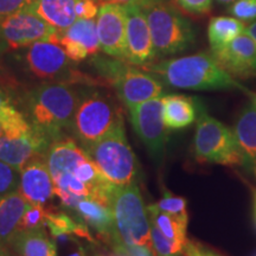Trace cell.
Here are the masks:
<instances>
[{
	"mask_svg": "<svg viewBox=\"0 0 256 256\" xmlns=\"http://www.w3.org/2000/svg\"><path fill=\"white\" fill-rule=\"evenodd\" d=\"M6 51L8 49H6L5 44L0 40V84L10 90V89H14L16 87V81L11 76H8L4 66H2V57H4Z\"/></svg>",
	"mask_w": 256,
	"mask_h": 256,
	"instance_id": "e575fe53",
	"label": "cell"
},
{
	"mask_svg": "<svg viewBox=\"0 0 256 256\" xmlns=\"http://www.w3.org/2000/svg\"><path fill=\"white\" fill-rule=\"evenodd\" d=\"M147 211H148L151 223L154 224L166 238L178 244L185 246L188 241L186 229L188 218L168 215V214L156 210L151 206H147Z\"/></svg>",
	"mask_w": 256,
	"mask_h": 256,
	"instance_id": "d4e9b609",
	"label": "cell"
},
{
	"mask_svg": "<svg viewBox=\"0 0 256 256\" xmlns=\"http://www.w3.org/2000/svg\"><path fill=\"white\" fill-rule=\"evenodd\" d=\"M244 32L256 43V20L252 22L250 24L247 25V26H246Z\"/></svg>",
	"mask_w": 256,
	"mask_h": 256,
	"instance_id": "74e56055",
	"label": "cell"
},
{
	"mask_svg": "<svg viewBox=\"0 0 256 256\" xmlns=\"http://www.w3.org/2000/svg\"><path fill=\"white\" fill-rule=\"evenodd\" d=\"M217 2H218L220 5H230L232 4L234 2H236V0H216Z\"/></svg>",
	"mask_w": 256,
	"mask_h": 256,
	"instance_id": "ab89813d",
	"label": "cell"
},
{
	"mask_svg": "<svg viewBox=\"0 0 256 256\" xmlns=\"http://www.w3.org/2000/svg\"><path fill=\"white\" fill-rule=\"evenodd\" d=\"M56 42L75 63L98 55L101 51L95 18L78 19L68 28L60 32Z\"/></svg>",
	"mask_w": 256,
	"mask_h": 256,
	"instance_id": "2e32d148",
	"label": "cell"
},
{
	"mask_svg": "<svg viewBox=\"0 0 256 256\" xmlns=\"http://www.w3.org/2000/svg\"><path fill=\"white\" fill-rule=\"evenodd\" d=\"M90 64L106 86L114 89L116 98L128 110L164 95V83L158 78L126 60L95 55L90 57Z\"/></svg>",
	"mask_w": 256,
	"mask_h": 256,
	"instance_id": "277c9868",
	"label": "cell"
},
{
	"mask_svg": "<svg viewBox=\"0 0 256 256\" xmlns=\"http://www.w3.org/2000/svg\"><path fill=\"white\" fill-rule=\"evenodd\" d=\"M19 60L25 72L42 82L107 87L101 78L98 80L81 72L56 40H40L24 48Z\"/></svg>",
	"mask_w": 256,
	"mask_h": 256,
	"instance_id": "5b68a950",
	"label": "cell"
},
{
	"mask_svg": "<svg viewBox=\"0 0 256 256\" xmlns=\"http://www.w3.org/2000/svg\"><path fill=\"white\" fill-rule=\"evenodd\" d=\"M28 204L19 191L0 198V250L11 244Z\"/></svg>",
	"mask_w": 256,
	"mask_h": 256,
	"instance_id": "d6986e66",
	"label": "cell"
},
{
	"mask_svg": "<svg viewBox=\"0 0 256 256\" xmlns=\"http://www.w3.org/2000/svg\"><path fill=\"white\" fill-rule=\"evenodd\" d=\"M46 214L48 209L46 206L28 203L26 210L19 222L18 232L44 228L46 226Z\"/></svg>",
	"mask_w": 256,
	"mask_h": 256,
	"instance_id": "83f0119b",
	"label": "cell"
},
{
	"mask_svg": "<svg viewBox=\"0 0 256 256\" xmlns=\"http://www.w3.org/2000/svg\"><path fill=\"white\" fill-rule=\"evenodd\" d=\"M197 108V128L194 139L196 158L200 162L226 166L242 165L241 152L234 132L208 114L200 100Z\"/></svg>",
	"mask_w": 256,
	"mask_h": 256,
	"instance_id": "9c48e42d",
	"label": "cell"
},
{
	"mask_svg": "<svg viewBox=\"0 0 256 256\" xmlns=\"http://www.w3.org/2000/svg\"><path fill=\"white\" fill-rule=\"evenodd\" d=\"M211 54L234 78H256V43L246 32Z\"/></svg>",
	"mask_w": 256,
	"mask_h": 256,
	"instance_id": "5bb4252c",
	"label": "cell"
},
{
	"mask_svg": "<svg viewBox=\"0 0 256 256\" xmlns=\"http://www.w3.org/2000/svg\"><path fill=\"white\" fill-rule=\"evenodd\" d=\"M113 236L110 247L119 244L152 248L151 220L136 183L115 186L110 197Z\"/></svg>",
	"mask_w": 256,
	"mask_h": 256,
	"instance_id": "8992f818",
	"label": "cell"
},
{
	"mask_svg": "<svg viewBox=\"0 0 256 256\" xmlns=\"http://www.w3.org/2000/svg\"><path fill=\"white\" fill-rule=\"evenodd\" d=\"M78 0H37L32 10L57 31L62 32L78 20Z\"/></svg>",
	"mask_w": 256,
	"mask_h": 256,
	"instance_id": "603a6c76",
	"label": "cell"
},
{
	"mask_svg": "<svg viewBox=\"0 0 256 256\" xmlns=\"http://www.w3.org/2000/svg\"><path fill=\"white\" fill-rule=\"evenodd\" d=\"M236 120L234 134L242 156V166L256 179V94L252 92Z\"/></svg>",
	"mask_w": 256,
	"mask_h": 256,
	"instance_id": "ac0fdd59",
	"label": "cell"
},
{
	"mask_svg": "<svg viewBox=\"0 0 256 256\" xmlns=\"http://www.w3.org/2000/svg\"><path fill=\"white\" fill-rule=\"evenodd\" d=\"M142 10L151 30L156 57L177 55L194 46V26L172 2L162 0Z\"/></svg>",
	"mask_w": 256,
	"mask_h": 256,
	"instance_id": "ba28073f",
	"label": "cell"
},
{
	"mask_svg": "<svg viewBox=\"0 0 256 256\" xmlns=\"http://www.w3.org/2000/svg\"><path fill=\"white\" fill-rule=\"evenodd\" d=\"M118 100L104 87H81L72 119V136L83 148L94 145L124 120Z\"/></svg>",
	"mask_w": 256,
	"mask_h": 256,
	"instance_id": "3957f363",
	"label": "cell"
},
{
	"mask_svg": "<svg viewBox=\"0 0 256 256\" xmlns=\"http://www.w3.org/2000/svg\"><path fill=\"white\" fill-rule=\"evenodd\" d=\"M100 0H78L76 4V16L78 19H94L98 17L100 10Z\"/></svg>",
	"mask_w": 256,
	"mask_h": 256,
	"instance_id": "d6a6232c",
	"label": "cell"
},
{
	"mask_svg": "<svg viewBox=\"0 0 256 256\" xmlns=\"http://www.w3.org/2000/svg\"><path fill=\"white\" fill-rule=\"evenodd\" d=\"M102 2H113V4H120V5H127V4H136L140 6L142 8H148L156 4V2H162V0H100Z\"/></svg>",
	"mask_w": 256,
	"mask_h": 256,
	"instance_id": "d590c367",
	"label": "cell"
},
{
	"mask_svg": "<svg viewBox=\"0 0 256 256\" xmlns=\"http://www.w3.org/2000/svg\"><path fill=\"white\" fill-rule=\"evenodd\" d=\"M186 206L188 203L185 198L174 196V194L170 191H165L159 202H156V204H151L152 208H154V209L158 211H162V212L168 214V215L172 216L188 218Z\"/></svg>",
	"mask_w": 256,
	"mask_h": 256,
	"instance_id": "4316f807",
	"label": "cell"
},
{
	"mask_svg": "<svg viewBox=\"0 0 256 256\" xmlns=\"http://www.w3.org/2000/svg\"><path fill=\"white\" fill-rule=\"evenodd\" d=\"M80 92L81 86L42 82L25 95L24 115L32 128L50 144L72 136Z\"/></svg>",
	"mask_w": 256,
	"mask_h": 256,
	"instance_id": "6da1fadb",
	"label": "cell"
},
{
	"mask_svg": "<svg viewBox=\"0 0 256 256\" xmlns=\"http://www.w3.org/2000/svg\"><path fill=\"white\" fill-rule=\"evenodd\" d=\"M96 28L102 52L110 57L124 60V6L113 2H102L96 17Z\"/></svg>",
	"mask_w": 256,
	"mask_h": 256,
	"instance_id": "4fadbf2b",
	"label": "cell"
},
{
	"mask_svg": "<svg viewBox=\"0 0 256 256\" xmlns=\"http://www.w3.org/2000/svg\"><path fill=\"white\" fill-rule=\"evenodd\" d=\"M151 240L152 248L156 256H182L184 246L178 244L166 238L154 224L151 223Z\"/></svg>",
	"mask_w": 256,
	"mask_h": 256,
	"instance_id": "484cf974",
	"label": "cell"
},
{
	"mask_svg": "<svg viewBox=\"0 0 256 256\" xmlns=\"http://www.w3.org/2000/svg\"><path fill=\"white\" fill-rule=\"evenodd\" d=\"M124 6L126 12L124 60L142 68L156 58L148 22L140 6L136 4Z\"/></svg>",
	"mask_w": 256,
	"mask_h": 256,
	"instance_id": "7c38bea8",
	"label": "cell"
},
{
	"mask_svg": "<svg viewBox=\"0 0 256 256\" xmlns=\"http://www.w3.org/2000/svg\"><path fill=\"white\" fill-rule=\"evenodd\" d=\"M162 96L151 98L130 110V120L134 132L156 160L162 158L168 139V128L164 121Z\"/></svg>",
	"mask_w": 256,
	"mask_h": 256,
	"instance_id": "8fae6325",
	"label": "cell"
},
{
	"mask_svg": "<svg viewBox=\"0 0 256 256\" xmlns=\"http://www.w3.org/2000/svg\"><path fill=\"white\" fill-rule=\"evenodd\" d=\"M72 211L100 236L102 241L110 244L113 236V212L110 206L95 200H83Z\"/></svg>",
	"mask_w": 256,
	"mask_h": 256,
	"instance_id": "ffe728a7",
	"label": "cell"
},
{
	"mask_svg": "<svg viewBox=\"0 0 256 256\" xmlns=\"http://www.w3.org/2000/svg\"><path fill=\"white\" fill-rule=\"evenodd\" d=\"M58 34L32 8L19 11L0 22V40L8 51L22 50L40 40H56Z\"/></svg>",
	"mask_w": 256,
	"mask_h": 256,
	"instance_id": "30bf717a",
	"label": "cell"
},
{
	"mask_svg": "<svg viewBox=\"0 0 256 256\" xmlns=\"http://www.w3.org/2000/svg\"><path fill=\"white\" fill-rule=\"evenodd\" d=\"M5 134V128H4V124H2V121H0V138Z\"/></svg>",
	"mask_w": 256,
	"mask_h": 256,
	"instance_id": "b9f144b4",
	"label": "cell"
},
{
	"mask_svg": "<svg viewBox=\"0 0 256 256\" xmlns=\"http://www.w3.org/2000/svg\"><path fill=\"white\" fill-rule=\"evenodd\" d=\"M0 256H6V254H5V252H2V255H0Z\"/></svg>",
	"mask_w": 256,
	"mask_h": 256,
	"instance_id": "ee69618b",
	"label": "cell"
},
{
	"mask_svg": "<svg viewBox=\"0 0 256 256\" xmlns=\"http://www.w3.org/2000/svg\"><path fill=\"white\" fill-rule=\"evenodd\" d=\"M198 98L182 94L162 96L164 121L168 130H183L194 122L198 115Z\"/></svg>",
	"mask_w": 256,
	"mask_h": 256,
	"instance_id": "44dd1931",
	"label": "cell"
},
{
	"mask_svg": "<svg viewBox=\"0 0 256 256\" xmlns=\"http://www.w3.org/2000/svg\"><path fill=\"white\" fill-rule=\"evenodd\" d=\"M10 246L20 256H57L56 242L44 228L17 232Z\"/></svg>",
	"mask_w": 256,
	"mask_h": 256,
	"instance_id": "7402d4cb",
	"label": "cell"
},
{
	"mask_svg": "<svg viewBox=\"0 0 256 256\" xmlns=\"http://www.w3.org/2000/svg\"><path fill=\"white\" fill-rule=\"evenodd\" d=\"M92 256H118L115 252H113V254H104V252H95L94 255Z\"/></svg>",
	"mask_w": 256,
	"mask_h": 256,
	"instance_id": "60d3db41",
	"label": "cell"
},
{
	"mask_svg": "<svg viewBox=\"0 0 256 256\" xmlns=\"http://www.w3.org/2000/svg\"><path fill=\"white\" fill-rule=\"evenodd\" d=\"M19 192L30 204L46 206L56 196L55 184L44 156L32 158L20 170Z\"/></svg>",
	"mask_w": 256,
	"mask_h": 256,
	"instance_id": "e0dca14e",
	"label": "cell"
},
{
	"mask_svg": "<svg viewBox=\"0 0 256 256\" xmlns=\"http://www.w3.org/2000/svg\"><path fill=\"white\" fill-rule=\"evenodd\" d=\"M50 142L40 136L32 126L17 133L0 138V160L20 171L32 158L44 156Z\"/></svg>",
	"mask_w": 256,
	"mask_h": 256,
	"instance_id": "9a60e30c",
	"label": "cell"
},
{
	"mask_svg": "<svg viewBox=\"0 0 256 256\" xmlns=\"http://www.w3.org/2000/svg\"><path fill=\"white\" fill-rule=\"evenodd\" d=\"M183 256H220V255L216 254L215 252L211 250V249L206 248V246L200 244V243L188 240L184 246Z\"/></svg>",
	"mask_w": 256,
	"mask_h": 256,
	"instance_id": "836d02e7",
	"label": "cell"
},
{
	"mask_svg": "<svg viewBox=\"0 0 256 256\" xmlns=\"http://www.w3.org/2000/svg\"><path fill=\"white\" fill-rule=\"evenodd\" d=\"M146 72L172 88L188 90H241L252 92L222 68L211 52H200L179 58L162 60L142 66Z\"/></svg>",
	"mask_w": 256,
	"mask_h": 256,
	"instance_id": "7a4b0ae2",
	"label": "cell"
},
{
	"mask_svg": "<svg viewBox=\"0 0 256 256\" xmlns=\"http://www.w3.org/2000/svg\"><path fill=\"white\" fill-rule=\"evenodd\" d=\"M244 30V23L235 17L220 16V17L211 18L208 28V38H209L211 50H216L226 46L243 34Z\"/></svg>",
	"mask_w": 256,
	"mask_h": 256,
	"instance_id": "cb8c5ba5",
	"label": "cell"
},
{
	"mask_svg": "<svg viewBox=\"0 0 256 256\" xmlns=\"http://www.w3.org/2000/svg\"><path fill=\"white\" fill-rule=\"evenodd\" d=\"M20 171L0 160V198L19 190Z\"/></svg>",
	"mask_w": 256,
	"mask_h": 256,
	"instance_id": "f1b7e54d",
	"label": "cell"
},
{
	"mask_svg": "<svg viewBox=\"0 0 256 256\" xmlns=\"http://www.w3.org/2000/svg\"><path fill=\"white\" fill-rule=\"evenodd\" d=\"M8 102H12V98L11 95H10L8 89H6L5 87H2V86L0 84V108H2L4 104H8Z\"/></svg>",
	"mask_w": 256,
	"mask_h": 256,
	"instance_id": "8d00e7d4",
	"label": "cell"
},
{
	"mask_svg": "<svg viewBox=\"0 0 256 256\" xmlns=\"http://www.w3.org/2000/svg\"><path fill=\"white\" fill-rule=\"evenodd\" d=\"M86 151L106 179L115 186L136 183L139 166L128 144L124 120Z\"/></svg>",
	"mask_w": 256,
	"mask_h": 256,
	"instance_id": "52a82bcc",
	"label": "cell"
},
{
	"mask_svg": "<svg viewBox=\"0 0 256 256\" xmlns=\"http://www.w3.org/2000/svg\"><path fill=\"white\" fill-rule=\"evenodd\" d=\"M214 0H177L178 5L192 16L206 14L211 10Z\"/></svg>",
	"mask_w": 256,
	"mask_h": 256,
	"instance_id": "1f68e13d",
	"label": "cell"
},
{
	"mask_svg": "<svg viewBox=\"0 0 256 256\" xmlns=\"http://www.w3.org/2000/svg\"><path fill=\"white\" fill-rule=\"evenodd\" d=\"M228 12L241 22H252L256 19V0H236L230 4Z\"/></svg>",
	"mask_w": 256,
	"mask_h": 256,
	"instance_id": "f546056e",
	"label": "cell"
},
{
	"mask_svg": "<svg viewBox=\"0 0 256 256\" xmlns=\"http://www.w3.org/2000/svg\"><path fill=\"white\" fill-rule=\"evenodd\" d=\"M254 206H255V220H256V194H255V197H254Z\"/></svg>",
	"mask_w": 256,
	"mask_h": 256,
	"instance_id": "7bdbcfd3",
	"label": "cell"
},
{
	"mask_svg": "<svg viewBox=\"0 0 256 256\" xmlns=\"http://www.w3.org/2000/svg\"><path fill=\"white\" fill-rule=\"evenodd\" d=\"M69 256H86V252L82 247H78V250H76L75 252H72V254H70Z\"/></svg>",
	"mask_w": 256,
	"mask_h": 256,
	"instance_id": "f35d334b",
	"label": "cell"
},
{
	"mask_svg": "<svg viewBox=\"0 0 256 256\" xmlns=\"http://www.w3.org/2000/svg\"><path fill=\"white\" fill-rule=\"evenodd\" d=\"M37 0H0V22L8 16L26 8H32Z\"/></svg>",
	"mask_w": 256,
	"mask_h": 256,
	"instance_id": "4dcf8cb0",
	"label": "cell"
}]
</instances>
